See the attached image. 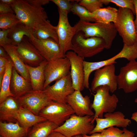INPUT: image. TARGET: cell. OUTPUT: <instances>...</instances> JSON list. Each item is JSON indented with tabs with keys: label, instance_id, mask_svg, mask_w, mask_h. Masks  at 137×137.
Returning a JSON list of instances; mask_svg holds the SVG:
<instances>
[{
	"label": "cell",
	"instance_id": "f1b7e54d",
	"mask_svg": "<svg viewBox=\"0 0 137 137\" xmlns=\"http://www.w3.org/2000/svg\"><path fill=\"white\" fill-rule=\"evenodd\" d=\"M32 35L35 38L39 40L51 38L58 43L56 26L52 25L48 20L34 29Z\"/></svg>",
	"mask_w": 137,
	"mask_h": 137
},
{
	"label": "cell",
	"instance_id": "7c38bea8",
	"mask_svg": "<svg viewBox=\"0 0 137 137\" xmlns=\"http://www.w3.org/2000/svg\"><path fill=\"white\" fill-rule=\"evenodd\" d=\"M118 89H123L126 93L134 92L137 89V61H129L121 68L117 76Z\"/></svg>",
	"mask_w": 137,
	"mask_h": 137
},
{
	"label": "cell",
	"instance_id": "1f68e13d",
	"mask_svg": "<svg viewBox=\"0 0 137 137\" xmlns=\"http://www.w3.org/2000/svg\"><path fill=\"white\" fill-rule=\"evenodd\" d=\"M102 137H134L135 134L126 128L121 130L112 127L105 129L100 133Z\"/></svg>",
	"mask_w": 137,
	"mask_h": 137
},
{
	"label": "cell",
	"instance_id": "836d02e7",
	"mask_svg": "<svg viewBox=\"0 0 137 137\" xmlns=\"http://www.w3.org/2000/svg\"><path fill=\"white\" fill-rule=\"evenodd\" d=\"M78 3L91 13L102 8L104 4L102 0H81Z\"/></svg>",
	"mask_w": 137,
	"mask_h": 137
},
{
	"label": "cell",
	"instance_id": "7bdbcfd3",
	"mask_svg": "<svg viewBox=\"0 0 137 137\" xmlns=\"http://www.w3.org/2000/svg\"><path fill=\"white\" fill-rule=\"evenodd\" d=\"M17 0H0V2L11 5L14 4Z\"/></svg>",
	"mask_w": 137,
	"mask_h": 137
},
{
	"label": "cell",
	"instance_id": "2e32d148",
	"mask_svg": "<svg viewBox=\"0 0 137 137\" xmlns=\"http://www.w3.org/2000/svg\"><path fill=\"white\" fill-rule=\"evenodd\" d=\"M65 56L69 59L70 63V75L73 88L75 91H81L84 88L83 65L84 58L72 51L67 52Z\"/></svg>",
	"mask_w": 137,
	"mask_h": 137
},
{
	"label": "cell",
	"instance_id": "d590c367",
	"mask_svg": "<svg viewBox=\"0 0 137 137\" xmlns=\"http://www.w3.org/2000/svg\"><path fill=\"white\" fill-rule=\"evenodd\" d=\"M107 3H114L119 7L127 8L130 10L134 15H135V10L133 0H105Z\"/></svg>",
	"mask_w": 137,
	"mask_h": 137
},
{
	"label": "cell",
	"instance_id": "83f0119b",
	"mask_svg": "<svg viewBox=\"0 0 137 137\" xmlns=\"http://www.w3.org/2000/svg\"><path fill=\"white\" fill-rule=\"evenodd\" d=\"M13 66L12 62L10 58L7 61L6 70L0 88V104L3 102L8 97H14L10 90L12 69Z\"/></svg>",
	"mask_w": 137,
	"mask_h": 137
},
{
	"label": "cell",
	"instance_id": "74e56055",
	"mask_svg": "<svg viewBox=\"0 0 137 137\" xmlns=\"http://www.w3.org/2000/svg\"><path fill=\"white\" fill-rule=\"evenodd\" d=\"M10 13H14L11 5L0 2V14Z\"/></svg>",
	"mask_w": 137,
	"mask_h": 137
},
{
	"label": "cell",
	"instance_id": "681fc988",
	"mask_svg": "<svg viewBox=\"0 0 137 137\" xmlns=\"http://www.w3.org/2000/svg\"><path fill=\"white\" fill-rule=\"evenodd\" d=\"M73 137H83V136L81 135H78L75 136Z\"/></svg>",
	"mask_w": 137,
	"mask_h": 137
},
{
	"label": "cell",
	"instance_id": "3957f363",
	"mask_svg": "<svg viewBox=\"0 0 137 137\" xmlns=\"http://www.w3.org/2000/svg\"><path fill=\"white\" fill-rule=\"evenodd\" d=\"M133 13L129 9L119 7L116 20L114 23L124 44L128 46L137 43V32Z\"/></svg>",
	"mask_w": 137,
	"mask_h": 137
},
{
	"label": "cell",
	"instance_id": "8d00e7d4",
	"mask_svg": "<svg viewBox=\"0 0 137 137\" xmlns=\"http://www.w3.org/2000/svg\"><path fill=\"white\" fill-rule=\"evenodd\" d=\"M9 29L0 30V45L7 44H12L11 40L8 37Z\"/></svg>",
	"mask_w": 137,
	"mask_h": 137
},
{
	"label": "cell",
	"instance_id": "d4e9b609",
	"mask_svg": "<svg viewBox=\"0 0 137 137\" xmlns=\"http://www.w3.org/2000/svg\"><path fill=\"white\" fill-rule=\"evenodd\" d=\"M33 30L20 22L9 29L8 37L11 41V45L17 46L22 42L25 36L31 38Z\"/></svg>",
	"mask_w": 137,
	"mask_h": 137
},
{
	"label": "cell",
	"instance_id": "c3c4849f",
	"mask_svg": "<svg viewBox=\"0 0 137 137\" xmlns=\"http://www.w3.org/2000/svg\"><path fill=\"white\" fill-rule=\"evenodd\" d=\"M4 74L0 75V88L1 87Z\"/></svg>",
	"mask_w": 137,
	"mask_h": 137
},
{
	"label": "cell",
	"instance_id": "ba28073f",
	"mask_svg": "<svg viewBox=\"0 0 137 137\" xmlns=\"http://www.w3.org/2000/svg\"><path fill=\"white\" fill-rule=\"evenodd\" d=\"M75 91L73 88L70 73L68 75L56 81L53 85L48 86L43 91L50 100L66 104L67 97Z\"/></svg>",
	"mask_w": 137,
	"mask_h": 137
},
{
	"label": "cell",
	"instance_id": "9c48e42d",
	"mask_svg": "<svg viewBox=\"0 0 137 137\" xmlns=\"http://www.w3.org/2000/svg\"><path fill=\"white\" fill-rule=\"evenodd\" d=\"M115 64L106 65L95 71L92 81L91 90L95 92L98 87L103 85L108 86L110 92L113 93L118 87L117 76L115 75Z\"/></svg>",
	"mask_w": 137,
	"mask_h": 137
},
{
	"label": "cell",
	"instance_id": "52a82bcc",
	"mask_svg": "<svg viewBox=\"0 0 137 137\" xmlns=\"http://www.w3.org/2000/svg\"><path fill=\"white\" fill-rule=\"evenodd\" d=\"M74 114V111L67 104L52 101L40 111L39 115L59 126Z\"/></svg>",
	"mask_w": 137,
	"mask_h": 137
},
{
	"label": "cell",
	"instance_id": "d6986e66",
	"mask_svg": "<svg viewBox=\"0 0 137 137\" xmlns=\"http://www.w3.org/2000/svg\"><path fill=\"white\" fill-rule=\"evenodd\" d=\"M10 90L16 99L33 90L31 82L19 74L14 66L12 69Z\"/></svg>",
	"mask_w": 137,
	"mask_h": 137
},
{
	"label": "cell",
	"instance_id": "f907efd6",
	"mask_svg": "<svg viewBox=\"0 0 137 137\" xmlns=\"http://www.w3.org/2000/svg\"><path fill=\"white\" fill-rule=\"evenodd\" d=\"M134 102L136 103H137V98H136L135 100H134Z\"/></svg>",
	"mask_w": 137,
	"mask_h": 137
},
{
	"label": "cell",
	"instance_id": "d6a6232c",
	"mask_svg": "<svg viewBox=\"0 0 137 137\" xmlns=\"http://www.w3.org/2000/svg\"><path fill=\"white\" fill-rule=\"evenodd\" d=\"M20 22L14 13L0 14L1 29H10Z\"/></svg>",
	"mask_w": 137,
	"mask_h": 137
},
{
	"label": "cell",
	"instance_id": "4dcf8cb0",
	"mask_svg": "<svg viewBox=\"0 0 137 137\" xmlns=\"http://www.w3.org/2000/svg\"><path fill=\"white\" fill-rule=\"evenodd\" d=\"M71 1L72 6L71 11L78 16L80 21L90 22H96L95 20L92 17V13L90 12L84 7L79 4V0Z\"/></svg>",
	"mask_w": 137,
	"mask_h": 137
},
{
	"label": "cell",
	"instance_id": "6da1fadb",
	"mask_svg": "<svg viewBox=\"0 0 137 137\" xmlns=\"http://www.w3.org/2000/svg\"><path fill=\"white\" fill-rule=\"evenodd\" d=\"M11 6L20 22L32 29L47 20V13L42 7L32 5L26 0H17Z\"/></svg>",
	"mask_w": 137,
	"mask_h": 137
},
{
	"label": "cell",
	"instance_id": "4fadbf2b",
	"mask_svg": "<svg viewBox=\"0 0 137 137\" xmlns=\"http://www.w3.org/2000/svg\"><path fill=\"white\" fill-rule=\"evenodd\" d=\"M16 99L20 107L27 109L37 115H39L40 111L52 101L47 97L43 91L33 90Z\"/></svg>",
	"mask_w": 137,
	"mask_h": 137
},
{
	"label": "cell",
	"instance_id": "603a6c76",
	"mask_svg": "<svg viewBox=\"0 0 137 137\" xmlns=\"http://www.w3.org/2000/svg\"><path fill=\"white\" fill-rule=\"evenodd\" d=\"M15 119L22 126L28 129L38 123L47 120L44 118L36 115L27 109L21 107L16 113Z\"/></svg>",
	"mask_w": 137,
	"mask_h": 137
},
{
	"label": "cell",
	"instance_id": "484cf974",
	"mask_svg": "<svg viewBox=\"0 0 137 137\" xmlns=\"http://www.w3.org/2000/svg\"><path fill=\"white\" fill-rule=\"evenodd\" d=\"M118 9L111 7L100 8L92 13L96 22L105 24L115 23L116 20Z\"/></svg>",
	"mask_w": 137,
	"mask_h": 137
},
{
	"label": "cell",
	"instance_id": "8992f818",
	"mask_svg": "<svg viewBox=\"0 0 137 137\" xmlns=\"http://www.w3.org/2000/svg\"><path fill=\"white\" fill-rule=\"evenodd\" d=\"M109 92L107 85L101 86L96 89L91 106L95 112L93 122L96 118H103L104 113L113 112L115 110L118 99L115 95H111Z\"/></svg>",
	"mask_w": 137,
	"mask_h": 137
},
{
	"label": "cell",
	"instance_id": "b9f144b4",
	"mask_svg": "<svg viewBox=\"0 0 137 137\" xmlns=\"http://www.w3.org/2000/svg\"><path fill=\"white\" fill-rule=\"evenodd\" d=\"M133 0L135 7V14L136 15V18L134 20V23L136 30L137 32V0Z\"/></svg>",
	"mask_w": 137,
	"mask_h": 137
},
{
	"label": "cell",
	"instance_id": "e575fe53",
	"mask_svg": "<svg viewBox=\"0 0 137 137\" xmlns=\"http://www.w3.org/2000/svg\"><path fill=\"white\" fill-rule=\"evenodd\" d=\"M56 5L62 13L64 15H67L71 11L72 6L71 0H51Z\"/></svg>",
	"mask_w": 137,
	"mask_h": 137
},
{
	"label": "cell",
	"instance_id": "bcb514c9",
	"mask_svg": "<svg viewBox=\"0 0 137 137\" xmlns=\"http://www.w3.org/2000/svg\"><path fill=\"white\" fill-rule=\"evenodd\" d=\"M131 118L135 121L137 123V111L132 114Z\"/></svg>",
	"mask_w": 137,
	"mask_h": 137
},
{
	"label": "cell",
	"instance_id": "30bf717a",
	"mask_svg": "<svg viewBox=\"0 0 137 137\" xmlns=\"http://www.w3.org/2000/svg\"><path fill=\"white\" fill-rule=\"evenodd\" d=\"M58 11L59 20L56 27L58 43L62 52L65 55L67 52L73 50L72 41L76 31L75 27L70 24L67 15H64L59 9Z\"/></svg>",
	"mask_w": 137,
	"mask_h": 137
},
{
	"label": "cell",
	"instance_id": "e0dca14e",
	"mask_svg": "<svg viewBox=\"0 0 137 137\" xmlns=\"http://www.w3.org/2000/svg\"><path fill=\"white\" fill-rule=\"evenodd\" d=\"M16 48L19 56L26 64L36 67L45 59L26 36L24 37L22 42L16 46Z\"/></svg>",
	"mask_w": 137,
	"mask_h": 137
},
{
	"label": "cell",
	"instance_id": "60d3db41",
	"mask_svg": "<svg viewBox=\"0 0 137 137\" xmlns=\"http://www.w3.org/2000/svg\"><path fill=\"white\" fill-rule=\"evenodd\" d=\"M48 137H67L61 133L53 131Z\"/></svg>",
	"mask_w": 137,
	"mask_h": 137
},
{
	"label": "cell",
	"instance_id": "5bb4252c",
	"mask_svg": "<svg viewBox=\"0 0 137 137\" xmlns=\"http://www.w3.org/2000/svg\"><path fill=\"white\" fill-rule=\"evenodd\" d=\"M29 40L42 56L48 62L65 57L59 43L51 38L39 40L33 36Z\"/></svg>",
	"mask_w": 137,
	"mask_h": 137
},
{
	"label": "cell",
	"instance_id": "7402d4cb",
	"mask_svg": "<svg viewBox=\"0 0 137 137\" xmlns=\"http://www.w3.org/2000/svg\"><path fill=\"white\" fill-rule=\"evenodd\" d=\"M1 46L3 47L10 56L13 66L18 72L27 81L30 82L29 76L25 64L17 52L16 46L11 44L4 45Z\"/></svg>",
	"mask_w": 137,
	"mask_h": 137
},
{
	"label": "cell",
	"instance_id": "ffe728a7",
	"mask_svg": "<svg viewBox=\"0 0 137 137\" xmlns=\"http://www.w3.org/2000/svg\"><path fill=\"white\" fill-rule=\"evenodd\" d=\"M48 62L44 59L39 65L36 67L31 66L25 64L33 91H42L44 89V71Z\"/></svg>",
	"mask_w": 137,
	"mask_h": 137
},
{
	"label": "cell",
	"instance_id": "f35d334b",
	"mask_svg": "<svg viewBox=\"0 0 137 137\" xmlns=\"http://www.w3.org/2000/svg\"><path fill=\"white\" fill-rule=\"evenodd\" d=\"M29 3L36 6L41 7L42 5L48 4L50 0H26Z\"/></svg>",
	"mask_w": 137,
	"mask_h": 137
},
{
	"label": "cell",
	"instance_id": "f546056e",
	"mask_svg": "<svg viewBox=\"0 0 137 137\" xmlns=\"http://www.w3.org/2000/svg\"><path fill=\"white\" fill-rule=\"evenodd\" d=\"M120 58H123V56L119 52L115 56L107 60L96 62L85 61L84 64L85 72L87 74L90 75L92 72L106 65L117 63L116 60Z\"/></svg>",
	"mask_w": 137,
	"mask_h": 137
},
{
	"label": "cell",
	"instance_id": "ac0fdd59",
	"mask_svg": "<svg viewBox=\"0 0 137 137\" xmlns=\"http://www.w3.org/2000/svg\"><path fill=\"white\" fill-rule=\"evenodd\" d=\"M66 102L77 115L83 116L94 115L90 97L87 95L83 96L80 91H75L68 96L66 98Z\"/></svg>",
	"mask_w": 137,
	"mask_h": 137
},
{
	"label": "cell",
	"instance_id": "816d5d0a",
	"mask_svg": "<svg viewBox=\"0 0 137 137\" xmlns=\"http://www.w3.org/2000/svg\"></svg>",
	"mask_w": 137,
	"mask_h": 137
},
{
	"label": "cell",
	"instance_id": "7dc6e473",
	"mask_svg": "<svg viewBox=\"0 0 137 137\" xmlns=\"http://www.w3.org/2000/svg\"><path fill=\"white\" fill-rule=\"evenodd\" d=\"M6 70V66L0 67V75L4 74Z\"/></svg>",
	"mask_w": 137,
	"mask_h": 137
},
{
	"label": "cell",
	"instance_id": "277c9868",
	"mask_svg": "<svg viewBox=\"0 0 137 137\" xmlns=\"http://www.w3.org/2000/svg\"><path fill=\"white\" fill-rule=\"evenodd\" d=\"M93 118L94 116H80L74 114L53 131L60 132L67 137L90 134L95 127Z\"/></svg>",
	"mask_w": 137,
	"mask_h": 137
},
{
	"label": "cell",
	"instance_id": "5b68a950",
	"mask_svg": "<svg viewBox=\"0 0 137 137\" xmlns=\"http://www.w3.org/2000/svg\"><path fill=\"white\" fill-rule=\"evenodd\" d=\"M72 44L73 50L84 58L94 56L106 48L105 43L103 39L95 37L86 38L81 31L76 33Z\"/></svg>",
	"mask_w": 137,
	"mask_h": 137
},
{
	"label": "cell",
	"instance_id": "4316f807",
	"mask_svg": "<svg viewBox=\"0 0 137 137\" xmlns=\"http://www.w3.org/2000/svg\"><path fill=\"white\" fill-rule=\"evenodd\" d=\"M58 126L48 121L38 123L29 131L26 137H48Z\"/></svg>",
	"mask_w": 137,
	"mask_h": 137
},
{
	"label": "cell",
	"instance_id": "44dd1931",
	"mask_svg": "<svg viewBox=\"0 0 137 137\" xmlns=\"http://www.w3.org/2000/svg\"><path fill=\"white\" fill-rule=\"evenodd\" d=\"M20 106L14 97L9 96L0 104V119L1 121L16 122L15 116Z\"/></svg>",
	"mask_w": 137,
	"mask_h": 137
},
{
	"label": "cell",
	"instance_id": "8fae6325",
	"mask_svg": "<svg viewBox=\"0 0 137 137\" xmlns=\"http://www.w3.org/2000/svg\"><path fill=\"white\" fill-rule=\"evenodd\" d=\"M71 64L66 57L58 58L48 62L45 67L44 89L53 82L66 76L70 72Z\"/></svg>",
	"mask_w": 137,
	"mask_h": 137
},
{
	"label": "cell",
	"instance_id": "9a60e30c",
	"mask_svg": "<svg viewBox=\"0 0 137 137\" xmlns=\"http://www.w3.org/2000/svg\"><path fill=\"white\" fill-rule=\"evenodd\" d=\"M104 116V118H95L96 125L90 134L100 133L105 129L114 126L126 128L131 123L130 120L125 118L124 114L119 111L106 113Z\"/></svg>",
	"mask_w": 137,
	"mask_h": 137
},
{
	"label": "cell",
	"instance_id": "cb8c5ba5",
	"mask_svg": "<svg viewBox=\"0 0 137 137\" xmlns=\"http://www.w3.org/2000/svg\"><path fill=\"white\" fill-rule=\"evenodd\" d=\"M29 129L22 126L17 121L15 123L0 122V135L1 137H25Z\"/></svg>",
	"mask_w": 137,
	"mask_h": 137
},
{
	"label": "cell",
	"instance_id": "7a4b0ae2",
	"mask_svg": "<svg viewBox=\"0 0 137 137\" xmlns=\"http://www.w3.org/2000/svg\"><path fill=\"white\" fill-rule=\"evenodd\" d=\"M74 27L76 32L79 31L82 32L86 38L95 37L103 39L105 43L106 49L111 47L118 32L112 22L105 24L80 20Z\"/></svg>",
	"mask_w": 137,
	"mask_h": 137
},
{
	"label": "cell",
	"instance_id": "f6af8a7d",
	"mask_svg": "<svg viewBox=\"0 0 137 137\" xmlns=\"http://www.w3.org/2000/svg\"><path fill=\"white\" fill-rule=\"evenodd\" d=\"M83 137H101L100 133H93L90 135H82Z\"/></svg>",
	"mask_w": 137,
	"mask_h": 137
},
{
	"label": "cell",
	"instance_id": "ee69618b",
	"mask_svg": "<svg viewBox=\"0 0 137 137\" xmlns=\"http://www.w3.org/2000/svg\"><path fill=\"white\" fill-rule=\"evenodd\" d=\"M7 59L0 57V67L6 66Z\"/></svg>",
	"mask_w": 137,
	"mask_h": 137
},
{
	"label": "cell",
	"instance_id": "ab89813d",
	"mask_svg": "<svg viewBox=\"0 0 137 137\" xmlns=\"http://www.w3.org/2000/svg\"><path fill=\"white\" fill-rule=\"evenodd\" d=\"M0 57L8 59L10 58V57L4 48L3 47L0 46Z\"/></svg>",
	"mask_w": 137,
	"mask_h": 137
}]
</instances>
